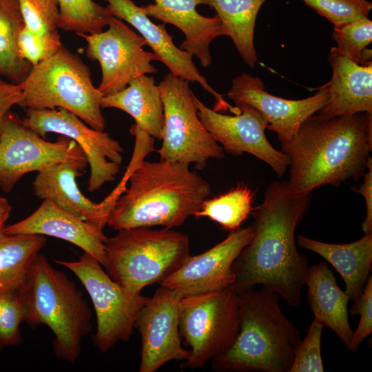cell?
Returning <instances> with one entry per match:
<instances>
[{
	"label": "cell",
	"instance_id": "28",
	"mask_svg": "<svg viewBox=\"0 0 372 372\" xmlns=\"http://www.w3.org/2000/svg\"><path fill=\"white\" fill-rule=\"evenodd\" d=\"M23 27L18 0H0V75L16 84L22 83L32 68L19 51Z\"/></svg>",
	"mask_w": 372,
	"mask_h": 372
},
{
	"label": "cell",
	"instance_id": "15",
	"mask_svg": "<svg viewBox=\"0 0 372 372\" xmlns=\"http://www.w3.org/2000/svg\"><path fill=\"white\" fill-rule=\"evenodd\" d=\"M198 117L225 152L234 156L249 153L268 164L281 178L290 161L282 150L275 149L267 140V122L256 110L248 107H237L240 112L227 115L208 107L192 94Z\"/></svg>",
	"mask_w": 372,
	"mask_h": 372
},
{
	"label": "cell",
	"instance_id": "17",
	"mask_svg": "<svg viewBox=\"0 0 372 372\" xmlns=\"http://www.w3.org/2000/svg\"><path fill=\"white\" fill-rule=\"evenodd\" d=\"M252 234L251 225L230 231L225 239L209 250L189 255L160 285L178 290L183 296L229 288L235 281L233 264L250 242Z\"/></svg>",
	"mask_w": 372,
	"mask_h": 372
},
{
	"label": "cell",
	"instance_id": "8",
	"mask_svg": "<svg viewBox=\"0 0 372 372\" xmlns=\"http://www.w3.org/2000/svg\"><path fill=\"white\" fill-rule=\"evenodd\" d=\"M179 333L189 348L183 367L200 368L226 352L240 328L238 297L230 289L182 297Z\"/></svg>",
	"mask_w": 372,
	"mask_h": 372
},
{
	"label": "cell",
	"instance_id": "3",
	"mask_svg": "<svg viewBox=\"0 0 372 372\" xmlns=\"http://www.w3.org/2000/svg\"><path fill=\"white\" fill-rule=\"evenodd\" d=\"M130 185L116 199L107 225L114 230L181 226L211 194V185L189 165L140 161L127 169Z\"/></svg>",
	"mask_w": 372,
	"mask_h": 372
},
{
	"label": "cell",
	"instance_id": "11",
	"mask_svg": "<svg viewBox=\"0 0 372 372\" xmlns=\"http://www.w3.org/2000/svg\"><path fill=\"white\" fill-rule=\"evenodd\" d=\"M107 25L105 31L94 34L76 33L87 42V57L100 64L98 89L103 96L121 92L138 76L156 73L152 62L158 61L154 52L143 49L145 39L121 19L112 17Z\"/></svg>",
	"mask_w": 372,
	"mask_h": 372
},
{
	"label": "cell",
	"instance_id": "38",
	"mask_svg": "<svg viewBox=\"0 0 372 372\" xmlns=\"http://www.w3.org/2000/svg\"><path fill=\"white\" fill-rule=\"evenodd\" d=\"M23 99L21 84H16L5 80L0 75V131L7 114L13 106L20 105Z\"/></svg>",
	"mask_w": 372,
	"mask_h": 372
},
{
	"label": "cell",
	"instance_id": "27",
	"mask_svg": "<svg viewBox=\"0 0 372 372\" xmlns=\"http://www.w3.org/2000/svg\"><path fill=\"white\" fill-rule=\"evenodd\" d=\"M46 242L45 236L39 234H3L0 236V296L22 287Z\"/></svg>",
	"mask_w": 372,
	"mask_h": 372
},
{
	"label": "cell",
	"instance_id": "23",
	"mask_svg": "<svg viewBox=\"0 0 372 372\" xmlns=\"http://www.w3.org/2000/svg\"><path fill=\"white\" fill-rule=\"evenodd\" d=\"M307 300L314 319L331 329L349 347L353 331L349 322V296L337 283L327 262L309 266L305 282Z\"/></svg>",
	"mask_w": 372,
	"mask_h": 372
},
{
	"label": "cell",
	"instance_id": "33",
	"mask_svg": "<svg viewBox=\"0 0 372 372\" xmlns=\"http://www.w3.org/2000/svg\"><path fill=\"white\" fill-rule=\"evenodd\" d=\"M323 325L313 318L306 336L295 348L289 372H323L321 335Z\"/></svg>",
	"mask_w": 372,
	"mask_h": 372
},
{
	"label": "cell",
	"instance_id": "21",
	"mask_svg": "<svg viewBox=\"0 0 372 372\" xmlns=\"http://www.w3.org/2000/svg\"><path fill=\"white\" fill-rule=\"evenodd\" d=\"M155 3L141 7L148 16L177 27L185 34L180 48L195 56L205 68L212 61L209 46L211 41L227 32L216 14L207 17L198 13L199 5L206 0H154Z\"/></svg>",
	"mask_w": 372,
	"mask_h": 372
},
{
	"label": "cell",
	"instance_id": "34",
	"mask_svg": "<svg viewBox=\"0 0 372 372\" xmlns=\"http://www.w3.org/2000/svg\"><path fill=\"white\" fill-rule=\"evenodd\" d=\"M62 45L57 30L40 34L23 27L18 38L19 53L32 68L54 55Z\"/></svg>",
	"mask_w": 372,
	"mask_h": 372
},
{
	"label": "cell",
	"instance_id": "20",
	"mask_svg": "<svg viewBox=\"0 0 372 372\" xmlns=\"http://www.w3.org/2000/svg\"><path fill=\"white\" fill-rule=\"evenodd\" d=\"M5 234H39L72 243L95 258L103 266L107 236L103 231L44 199L31 215L8 225Z\"/></svg>",
	"mask_w": 372,
	"mask_h": 372
},
{
	"label": "cell",
	"instance_id": "37",
	"mask_svg": "<svg viewBox=\"0 0 372 372\" xmlns=\"http://www.w3.org/2000/svg\"><path fill=\"white\" fill-rule=\"evenodd\" d=\"M18 2L25 28L40 34L56 30L29 0Z\"/></svg>",
	"mask_w": 372,
	"mask_h": 372
},
{
	"label": "cell",
	"instance_id": "13",
	"mask_svg": "<svg viewBox=\"0 0 372 372\" xmlns=\"http://www.w3.org/2000/svg\"><path fill=\"white\" fill-rule=\"evenodd\" d=\"M25 127L42 138L50 132L67 136L80 146L90 167L88 190H99L112 182L120 171L123 148L103 130L87 126L81 118L63 109H27L22 119Z\"/></svg>",
	"mask_w": 372,
	"mask_h": 372
},
{
	"label": "cell",
	"instance_id": "40",
	"mask_svg": "<svg viewBox=\"0 0 372 372\" xmlns=\"http://www.w3.org/2000/svg\"><path fill=\"white\" fill-rule=\"evenodd\" d=\"M48 21L54 27L57 28L56 22L59 15L57 0H29Z\"/></svg>",
	"mask_w": 372,
	"mask_h": 372
},
{
	"label": "cell",
	"instance_id": "24",
	"mask_svg": "<svg viewBox=\"0 0 372 372\" xmlns=\"http://www.w3.org/2000/svg\"><path fill=\"white\" fill-rule=\"evenodd\" d=\"M298 245L324 258L340 273L345 283L344 292L355 301L362 293L369 277L372 263V233L347 244L323 242L303 236Z\"/></svg>",
	"mask_w": 372,
	"mask_h": 372
},
{
	"label": "cell",
	"instance_id": "32",
	"mask_svg": "<svg viewBox=\"0 0 372 372\" xmlns=\"http://www.w3.org/2000/svg\"><path fill=\"white\" fill-rule=\"evenodd\" d=\"M334 26L369 18L372 3L367 0H302Z\"/></svg>",
	"mask_w": 372,
	"mask_h": 372
},
{
	"label": "cell",
	"instance_id": "26",
	"mask_svg": "<svg viewBox=\"0 0 372 372\" xmlns=\"http://www.w3.org/2000/svg\"><path fill=\"white\" fill-rule=\"evenodd\" d=\"M220 19L245 64L253 68L258 61L254 45L256 20L266 0H206Z\"/></svg>",
	"mask_w": 372,
	"mask_h": 372
},
{
	"label": "cell",
	"instance_id": "42",
	"mask_svg": "<svg viewBox=\"0 0 372 372\" xmlns=\"http://www.w3.org/2000/svg\"><path fill=\"white\" fill-rule=\"evenodd\" d=\"M2 307H3V297L1 296H0V314L2 310Z\"/></svg>",
	"mask_w": 372,
	"mask_h": 372
},
{
	"label": "cell",
	"instance_id": "9",
	"mask_svg": "<svg viewBox=\"0 0 372 372\" xmlns=\"http://www.w3.org/2000/svg\"><path fill=\"white\" fill-rule=\"evenodd\" d=\"M163 105L161 160L194 164L203 169L209 159L225 157V150L201 123L189 81L169 72L158 85Z\"/></svg>",
	"mask_w": 372,
	"mask_h": 372
},
{
	"label": "cell",
	"instance_id": "6",
	"mask_svg": "<svg viewBox=\"0 0 372 372\" xmlns=\"http://www.w3.org/2000/svg\"><path fill=\"white\" fill-rule=\"evenodd\" d=\"M103 267L130 297L160 283L184 262L189 254L188 236L169 228L134 227L107 237Z\"/></svg>",
	"mask_w": 372,
	"mask_h": 372
},
{
	"label": "cell",
	"instance_id": "10",
	"mask_svg": "<svg viewBox=\"0 0 372 372\" xmlns=\"http://www.w3.org/2000/svg\"><path fill=\"white\" fill-rule=\"evenodd\" d=\"M55 262L72 271L87 291L96 316L93 341L99 351L105 353L117 342H127L138 313L149 297L127 296L101 264L86 252L77 260H55Z\"/></svg>",
	"mask_w": 372,
	"mask_h": 372
},
{
	"label": "cell",
	"instance_id": "35",
	"mask_svg": "<svg viewBox=\"0 0 372 372\" xmlns=\"http://www.w3.org/2000/svg\"><path fill=\"white\" fill-rule=\"evenodd\" d=\"M3 307L0 314V349L16 346L22 337L20 324L23 322L22 306L17 291L2 296Z\"/></svg>",
	"mask_w": 372,
	"mask_h": 372
},
{
	"label": "cell",
	"instance_id": "36",
	"mask_svg": "<svg viewBox=\"0 0 372 372\" xmlns=\"http://www.w3.org/2000/svg\"><path fill=\"white\" fill-rule=\"evenodd\" d=\"M360 316L358 327L353 331L347 349L351 352L358 350L360 344L372 333V276L370 274L361 295L354 301L349 316Z\"/></svg>",
	"mask_w": 372,
	"mask_h": 372
},
{
	"label": "cell",
	"instance_id": "4",
	"mask_svg": "<svg viewBox=\"0 0 372 372\" xmlns=\"http://www.w3.org/2000/svg\"><path fill=\"white\" fill-rule=\"evenodd\" d=\"M240 328L231 347L211 360L218 372H289L299 329L282 312L279 295L262 286L236 293Z\"/></svg>",
	"mask_w": 372,
	"mask_h": 372
},
{
	"label": "cell",
	"instance_id": "22",
	"mask_svg": "<svg viewBox=\"0 0 372 372\" xmlns=\"http://www.w3.org/2000/svg\"><path fill=\"white\" fill-rule=\"evenodd\" d=\"M329 61L332 76L327 83L329 97L316 114L323 118L372 112V62L357 63L336 47L331 48Z\"/></svg>",
	"mask_w": 372,
	"mask_h": 372
},
{
	"label": "cell",
	"instance_id": "41",
	"mask_svg": "<svg viewBox=\"0 0 372 372\" xmlns=\"http://www.w3.org/2000/svg\"><path fill=\"white\" fill-rule=\"evenodd\" d=\"M12 207L8 200L0 196V236L4 234L6 223L8 219Z\"/></svg>",
	"mask_w": 372,
	"mask_h": 372
},
{
	"label": "cell",
	"instance_id": "29",
	"mask_svg": "<svg viewBox=\"0 0 372 372\" xmlns=\"http://www.w3.org/2000/svg\"><path fill=\"white\" fill-rule=\"evenodd\" d=\"M254 194L246 185H238L217 197L207 198L195 217H207L230 231L240 228L253 211Z\"/></svg>",
	"mask_w": 372,
	"mask_h": 372
},
{
	"label": "cell",
	"instance_id": "12",
	"mask_svg": "<svg viewBox=\"0 0 372 372\" xmlns=\"http://www.w3.org/2000/svg\"><path fill=\"white\" fill-rule=\"evenodd\" d=\"M87 159L74 140L61 136L45 140L25 127L23 120L9 112L0 131V188L10 192L26 174L40 172L56 163Z\"/></svg>",
	"mask_w": 372,
	"mask_h": 372
},
{
	"label": "cell",
	"instance_id": "16",
	"mask_svg": "<svg viewBox=\"0 0 372 372\" xmlns=\"http://www.w3.org/2000/svg\"><path fill=\"white\" fill-rule=\"evenodd\" d=\"M227 96L235 107L256 110L267 122V129L275 132L280 144L289 142L303 122L320 110L329 97L328 84L316 94L299 100H290L269 94L258 76L242 73L233 79Z\"/></svg>",
	"mask_w": 372,
	"mask_h": 372
},
{
	"label": "cell",
	"instance_id": "39",
	"mask_svg": "<svg viewBox=\"0 0 372 372\" xmlns=\"http://www.w3.org/2000/svg\"><path fill=\"white\" fill-rule=\"evenodd\" d=\"M363 182L358 188L353 189L360 194L365 200L366 216L362 223V229L364 234L372 233V159L370 156L368 168L364 174Z\"/></svg>",
	"mask_w": 372,
	"mask_h": 372
},
{
	"label": "cell",
	"instance_id": "7",
	"mask_svg": "<svg viewBox=\"0 0 372 372\" xmlns=\"http://www.w3.org/2000/svg\"><path fill=\"white\" fill-rule=\"evenodd\" d=\"M27 109L63 108L90 127L103 130L101 112L103 94L96 87L88 67L81 59L62 45L50 58L33 67L21 83Z\"/></svg>",
	"mask_w": 372,
	"mask_h": 372
},
{
	"label": "cell",
	"instance_id": "31",
	"mask_svg": "<svg viewBox=\"0 0 372 372\" xmlns=\"http://www.w3.org/2000/svg\"><path fill=\"white\" fill-rule=\"evenodd\" d=\"M333 38L338 50L351 61L359 64L371 61V50L367 48L372 41V21L369 18L334 26Z\"/></svg>",
	"mask_w": 372,
	"mask_h": 372
},
{
	"label": "cell",
	"instance_id": "1",
	"mask_svg": "<svg viewBox=\"0 0 372 372\" xmlns=\"http://www.w3.org/2000/svg\"><path fill=\"white\" fill-rule=\"evenodd\" d=\"M311 192L292 189L288 181H273L252 213L251 239L233 264L237 293L261 285L290 306L299 305L309 268L297 249L296 228L309 209Z\"/></svg>",
	"mask_w": 372,
	"mask_h": 372
},
{
	"label": "cell",
	"instance_id": "19",
	"mask_svg": "<svg viewBox=\"0 0 372 372\" xmlns=\"http://www.w3.org/2000/svg\"><path fill=\"white\" fill-rule=\"evenodd\" d=\"M87 159L67 161L38 172L33 182L34 195L52 201L58 207L103 231L110 211L122 192L114 189L102 202L96 203L79 189L76 178L83 175Z\"/></svg>",
	"mask_w": 372,
	"mask_h": 372
},
{
	"label": "cell",
	"instance_id": "14",
	"mask_svg": "<svg viewBox=\"0 0 372 372\" xmlns=\"http://www.w3.org/2000/svg\"><path fill=\"white\" fill-rule=\"evenodd\" d=\"M183 294L161 286L141 308L134 327L141 335L139 372H155L172 360H186L189 350L181 345L179 304Z\"/></svg>",
	"mask_w": 372,
	"mask_h": 372
},
{
	"label": "cell",
	"instance_id": "2",
	"mask_svg": "<svg viewBox=\"0 0 372 372\" xmlns=\"http://www.w3.org/2000/svg\"><path fill=\"white\" fill-rule=\"evenodd\" d=\"M290 161L289 187L311 192L322 185L340 186L364 176L372 149V112L305 120L281 145Z\"/></svg>",
	"mask_w": 372,
	"mask_h": 372
},
{
	"label": "cell",
	"instance_id": "30",
	"mask_svg": "<svg viewBox=\"0 0 372 372\" xmlns=\"http://www.w3.org/2000/svg\"><path fill=\"white\" fill-rule=\"evenodd\" d=\"M57 28L76 33L94 34L103 31L113 17L107 7L93 0H57Z\"/></svg>",
	"mask_w": 372,
	"mask_h": 372
},
{
	"label": "cell",
	"instance_id": "18",
	"mask_svg": "<svg viewBox=\"0 0 372 372\" xmlns=\"http://www.w3.org/2000/svg\"><path fill=\"white\" fill-rule=\"evenodd\" d=\"M111 14L123 19L132 25L145 39L158 61L164 63L174 76L181 77L189 82L198 83L216 101L214 110H229L237 114L236 107L227 103L217 92L199 72L193 61V55L177 47L173 37L165 28V23L155 24L149 17L132 0H105Z\"/></svg>",
	"mask_w": 372,
	"mask_h": 372
},
{
	"label": "cell",
	"instance_id": "5",
	"mask_svg": "<svg viewBox=\"0 0 372 372\" xmlns=\"http://www.w3.org/2000/svg\"><path fill=\"white\" fill-rule=\"evenodd\" d=\"M18 293L23 322L31 327H48L54 335L55 356L75 363L83 338L92 329V312L74 282L39 254Z\"/></svg>",
	"mask_w": 372,
	"mask_h": 372
},
{
	"label": "cell",
	"instance_id": "25",
	"mask_svg": "<svg viewBox=\"0 0 372 372\" xmlns=\"http://www.w3.org/2000/svg\"><path fill=\"white\" fill-rule=\"evenodd\" d=\"M101 107H113L129 114L140 129L161 140L164 123L163 105L154 77L146 74L132 80L121 92L104 96Z\"/></svg>",
	"mask_w": 372,
	"mask_h": 372
}]
</instances>
